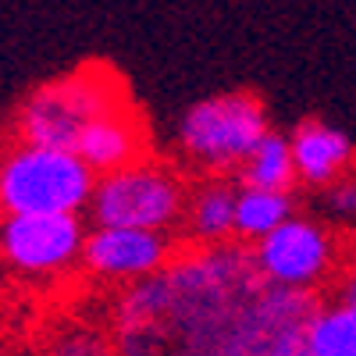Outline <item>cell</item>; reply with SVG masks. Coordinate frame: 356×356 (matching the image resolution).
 Wrapping results in <instances>:
<instances>
[{"label": "cell", "instance_id": "1", "mask_svg": "<svg viewBox=\"0 0 356 356\" xmlns=\"http://www.w3.org/2000/svg\"><path fill=\"white\" fill-rule=\"evenodd\" d=\"M264 278L250 246H178L150 278L118 289L107 335L114 356H235Z\"/></svg>", "mask_w": 356, "mask_h": 356}, {"label": "cell", "instance_id": "2", "mask_svg": "<svg viewBox=\"0 0 356 356\" xmlns=\"http://www.w3.org/2000/svg\"><path fill=\"white\" fill-rule=\"evenodd\" d=\"M271 132L267 104L253 89H225L189 104L175 122V161L193 175H239L253 146Z\"/></svg>", "mask_w": 356, "mask_h": 356}, {"label": "cell", "instance_id": "3", "mask_svg": "<svg viewBox=\"0 0 356 356\" xmlns=\"http://www.w3.org/2000/svg\"><path fill=\"white\" fill-rule=\"evenodd\" d=\"M132 104L129 82L107 65H82L33 89L18 107V139L75 150L82 129L114 107Z\"/></svg>", "mask_w": 356, "mask_h": 356}, {"label": "cell", "instance_id": "4", "mask_svg": "<svg viewBox=\"0 0 356 356\" xmlns=\"http://www.w3.org/2000/svg\"><path fill=\"white\" fill-rule=\"evenodd\" d=\"M193 182L178 161L146 154L125 168L104 171L97 178L86 214L89 225H129V228H182Z\"/></svg>", "mask_w": 356, "mask_h": 356}, {"label": "cell", "instance_id": "5", "mask_svg": "<svg viewBox=\"0 0 356 356\" xmlns=\"http://www.w3.org/2000/svg\"><path fill=\"white\" fill-rule=\"evenodd\" d=\"M97 178L75 150L22 139L0 157V214H82Z\"/></svg>", "mask_w": 356, "mask_h": 356}, {"label": "cell", "instance_id": "6", "mask_svg": "<svg viewBox=\"0 0 356 356\" xmlns=\"http://www.w3.org/2000/svg\"><path fill=\"white\" fill-rule=\"evenodd\" d=\"M253 267L267 285L296 289V292H321L328 278L339 275L342 264V239L335 225L321 214L296 211L285 225L267 232L250 246Z\"/></svg>", "mask_w": 356, "mask_h": 356}, {"label": "cell", "instance_id": "7", "mask_svg": "<svg viewBox=\"0 0 356 356\" xmlns=\"http://www.w3.org/2000/svg\"><path fill=\"white\" fill-rule=\"evenodd\" d=\"M89 225L82 214H4L0 221V257L15 271L50 278L82 264Z\"/></svg>", "mask_w": 356, "mask_h": 356}, {"label": "cell", "instance_id": "8", "mask_svg": "<svg viewBox=\"0 0 356 356\" xmlns=\"http://www.w3.org/2000/svg\"><path fill=\"white\" fill-rule=\"evenodd\" d=\"M178 235L157 228H129V225H89L82 246V271L104 285L125 289L132 282L150 278L154 271L178 253Z\"/></svg>", "mask_w": 356, "mask_h": 356}, {"label": "cell", "instance_id": "9", "mask_svg": "<svg viewBox=\"0 0 356 356\" xmlns=\"http://www.w3.org/2000/svg\"><path fill=\"white\" fill-rule=\"evenodd\" d=\"M314 307V292L278 289L264 282L235 356H310L307 324Z\"/></svg>", "mask_w": 356, "mask_h": 356}, {"label": "cell", "instance_id": "10", "mask_svg": "<svg viewBox=\"0 0 356 356\" xmlns=\"http://www.w3.org/2000/svg\"><path fill=\"white\" fill-rule=\"evenodd\" d=\"M292 143V161L300 186L317 193L339 175L356 168V143L339 125L324 122V118H303L300 125L289 132Z\"/></svg>", "mask_w": 356, "mask_h": 356}, {"label": "cell", "instance_id": "11", "mask_svg": "<svg viewBox=\"0 0 356 356\" xmlns=\"http://www.w3.org/2000/svg\"><path fill=\"white\" fill-rule=\"evenodd\" d=\"M75 154L97 175L125 168L150 154V132H146V122H143L136 100L125 107H114L111 114L97 118V122H89L75 143Z\"/></svg>", "mask_w": 356, "mask_h": 356}, {"label": "cell", "instance_id": "12", "mask_svg": "<svg viewBox=\"0 0 356 356\" xmlns=\"http://www.w3.org/2000/svg\"><path fill=\"white\" fill-rule=\"evenodd\" d=\"M235 196H239V182L232 175H200L186 203L182 228H178L182 246L232 243L235 239Z\"/></svg>", "mask_w": 356, "mask_h": 356}, {"label": "cell", "instance_id": "13", "mask_svg": "<svg viewBox=\"0 0 356 356\" xmlns=\"http://www.w3.org/2000/svg\"><path fill=\"white\" fill-rule=\"evenodd\" d=\"M300 207H296V189H260V186H239L235 196V239L253 246L267 232L285 225Z\"/></svg>", "mask_w": 356, "mask_h": 356}, {"label": "cell", "instance_id": "14", "mask_svg": "<svg viewBox=\"0 0 356 356\" xmlns=\"http://www.w3.org/2000/svg\"><path fill=\"white\" fill-rule=\"evenodd\" d=\"M235 182H239V186H260V189H296V186H300L289 132H278V129L267 132L250 150V157L243 161Z\"/></svg>", "mask_w": 356, "mask_h": 356}, {"label": "cell", "instance_id": "15", "mask_svg": "<svg viewBox=\"0 0 356 356\" xmlns=\"http://www.w3.org/2000/svg\"><path fill=\"white\" fill-rule=\"evenodd\" d=\"M310 356H356V307L346 300H317L307 324Z\"/></svg>", "mask_w": 356, "mask_h": 356}, {"label": "cell", "instance_id": "16", "mask_svg": "<svg viewBox=\"0 0 356 356\" xmlns=\"http://www.w3.org/2000/svg\"><path fill=\"white\" fill-rule=\"evenodd\" d=\"M314 214L335 228H356V168L314 193Z\"/></svg>", "mask_w": 356, "mask_h": 356}, {"label": "cell", "instance_id": "17", "mask_svg": "<svg viewBox=\"0 0 356 356\" xmlns=\"http://www.w3.org/2000/svg\"><path fill=\"white\" fill-rule=\"evenodd\" d=\"M43 356H114L111 335H100L97 328H68L61 332Z\"/></svg>", "mask_w": 356, "mask_h": 356}, {"label": "cell", "instance_id": "18", "mask_svg": "<svg viewBox=\"0 0 356 356\" xmlns=\"http://www.w3.org/2000/svg\"><path fill=\"white\" fill-rule=\"evenodd\" d=\"M335 296L356 307V260H349V264L342 267V275H339V292H335Z\"/></svg>", "mask_w": 356, "mask_h": 356}]
</instances>
